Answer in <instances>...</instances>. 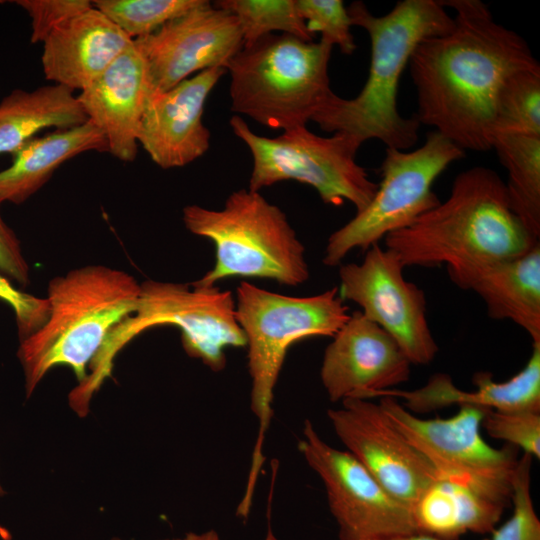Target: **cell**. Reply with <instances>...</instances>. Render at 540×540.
I'll return each instance as SVG.
<instances>
[{
  "label": "cell",
  "mask_w": 540,
  "mask_h": 540,
  "mask_svg": "<svg viewBox=\"0 0 540 540\" xmlns=\"http://www.w3.org/2000/svg\"><path fill=\"white\" fill-rule=\"evenodd\" d=\"M450 31L421 41L410 60L419 124L461 149H492L496 99L512 72L539 64L518 33L494 20L480 0H446Z\"/></svg>",
  "instance_id": "obj_1"
},
{
  "label": "cell",
  "mask_w": 540,
  "mask_h": 540,
  "mask_svg": "<svg viewBox=\"0 0 540 540\" xmlns=\"http://www.w3.org/2000/svg\"><path fill=\"white\" fill-rule=\"evenodd\" d=\"M383 241L404 267L445 266L463 290L487 268L540 242L511 209L505 182L483 166L459 173L445 201Z\"/></svg>",
  "instance_id": "obj_2"
},
{
  "label": "cell",
  "mask_w": 540,
  "mask_h": 540,
  "mask_svg": "<svg viewBox=\"0 0 540 540\" xmlns=\"http://www.w3.org/2000/svg\"><path fill=\"white\" fill-rule=\"evenodd\" d=\"M353 26L363 28L371 43L367 80L352 99L334 95L314 116L324 131L343 132L360 145L380 140L386 148L407 150L418 141L420 124L397 109L401 76L417 45L450 31L453 17L439 0H402L384 16H375L362 1L347 7Z\"/></svg>",
  "instance_id": "obj_3"
},
{
  "label": "cell",
  "mask_w": 540,
  "mask_h": 540,
  "mask_svg": "<svg viewBox=\"0 0 540 540\" xmlns=\"http://www.w3.org/2000/svg\"><path fill=\"white\" fill-rule=\"evenodd\" d=\"M141 284L129 273L104 265L72 269L50 280L49 315L20 342L17 356L29 397L49 370L70 367L78 383L110 332L136 310Z\"/></svg>",
  "instance_id": "obj_4"
},
{
  "label": "cell",
  "mask_w": 540,
  "mask_h": 540,
  "mask_svg": "<svg viewBox=\"0 0 540 540\" xmlns=\"http://www.w3.org/2000/svg\"><path fill=\"white\" fill-rule=\"evenodd\" d=\"M235 313L246 341L250 408L258 423L245 492L239 503L247 510L252 506L265 462L264 444L273 417L274 390L289 348L305 338L333 337L350 313L338 287L297 297L246 281L236 289Z\"/></svg>",
  "instance_id": "obj_5"
},
{
  "label": "cell",
  "mask_w": 540,
  "mask_h": 540,
  "mask_svg": "<svg viewBox=\"0 0 540 540\" xmlns=\"http://www.w3.org/2000/svg\"><path fill=\"white\" fill-rule=\"evenodd\" d=\"M163 325L177 327L185 352L214 372L225 368L228 347L246 345L231 291L146 280L141 283L135 312L110 332L90 363L87 377L70 392L72 409L87 414L92 396L110 376L119 351L142 332Z\"/></svg>",
  "instance_id": "obj_6"
},
{
  "label": "cell",
  "mask_w": 540,
  "mask_h": 540,
  "mask_svg": "<svg viewBox=\"0 0 540 540\" xmlns=\"http://www.w3.org/2000/svg\"><path fill=\"white\" fill-rule=\"evenodd\" d=\"M333 46L269 34L243 46L227 65L231 111L282 131L306 126L331 100Z\"/></svg>",
  "instance_id": "obj_7"
},
{
  "label": "cell",
  "mask_w": 540,
  "mask_h": 540,
  "mask_svg": "<svg viewBox=\"0 0 540 540\" xmlns=\"http://www.w3.org/2000/svg\"><path fill=\"white\" fill-rule=\"evenodd\" d=\"M186 229L215 246V263L193 285L211 287L227 278L271 279L299 286L309 278L305 247L286 214L257 191L232 192L222 209L187 205Z\"/></svg>",
  "instance_id": "obj_8"
},
{
  "label": "cell",
  "mask_w": 540,
  "mask_h": 540,
  "mask_svg": "<svg viewBox=\"0 0 540 540\" xmlns=\"http://www.w3.org/2000/svg\"><path fill=\"white\" fill-rule=\"evenodd\" d=\"M229 123L252 155L249 190L260 192L293 180L313 187L327 205L350 202L356 213L372 201L378 184L356 162L361 145L350 135L335 132L324 137L299 126L265 137L254 133L241 116H232Z\"/></svg>",
  "instance_id": "obj_9"
},
{
  "label": "cell",
  "mask_w": 540,
  "mask_h": 540,
  "mask_svg": "<svg viewBox=\"0 0 540 540\" xmlns=\"http://www.w3.org/2000/svg\"><path fill=\"white\" fill-rule=\"evenodd\" d=\"M464 157L463 149L435 130L417 149L386 148L381 181L372 201L329 236L323 263L341 265L352 250L366 251L437 206L441 201L433 191L435 180Z\"/></svg>",
  "instance_id": "obj_10"
},
{
  "label": "cell",
  "mask_w": 540,
  "mask_h": 540,
  "mask_svg": "<svg viewBox=\"0 0 540 540\" xmlns=\"http://www.w3.org/2000/svg\"><path fill=\"white\" fill-rule=\"evenodd\" d=\"M378 403L397 430L432 465L438 477L461 483L504 505L511 501L518 449L489 445L481 434L486 408L462 406L448 418L424 419L399 400Z\"/></svg>",
  "instance_id": "obj_11"
},
{
  "label": "cell",
  "mask_w": 540,
  "mask_h": 540,
  "mask_svg": "<svg viewBox=\"0 0 540 540\" xmlns=\"http://www.w3.org/2000/svg\"><path fill=\"white\" fill-rule=\"evenodd\" d=\"M298 449L319 476L340 540L417 533L411 509L394 498L348 451L328 444L310 420Z\"/></svg>",
  "instance_id": "obj_12"
},
{
  "label": "cell",
  "mask_w": 540,
  "mask_h": 540,
  "mask_svg": "<svg viewBox=\"0 0 540 540\" xmlns=\"http://www.w3.org/2000/svg\"><path fill=\"white\" fill-rule=\"evenodd\" d=\"M404 268L391 250L374 244L360 263L340 265L338 293L386 331L411 364L428 365L439 347L428 323L425 293L405 279Z\"/></svg>",
  "instance_id": "obj_13"
},
{
  "label": "cell",
  "mask_w": 540,
  "mask_h": 540,
  "mask_svg": "<svg viewBox=\"0 0 540 540\" xmlns=\"http://www.w3.org/2000/svg\"><path fill=\"white\" fill-rule=\"evenodd\" d=\"M327 417L351 453L397 500L410 509L438 478L429 461L391 423L379 403L348 398Z\"/></svg>",
  "instance_id": "obj_14"
},
{
  "label": "cell",
  "mask_w": 540,
  "mask_h": 540,
  "mask_svg": "<svg viewBox=\"0 0 540 540\" xmlns=\"http://www.w3.org/2000/svg\"><path fill=\"white\" fill-rule=\"evenodd\" d=\"M145 60L150 91H166L210 68H227L243 48L236 18L209 1L134 40Z\"/></svg>",
  "instance_id": "obj_15"
},
{
  "label": "cell",
  "mask_w": 540,
  "mask_h": 540,
  "mask_svg": "<svg viewBox=\"0 0 540 540\" xmlns=\"http://www.w3.org/2000/svg\"><path fill=\"white\" fill-rule=\"evenodd\" d=\"M332 338L320 369L331 402L372 399L409 380L412 364L396 341L360 311L350 314Z\"/></svg>",
  "instance_id": "obj_16"
},
{
  "label": "cell",
  "mask_w": 540,
  "mask_h": 540,
  "mask_svg": "<svg viewBox=\"0 0 540 540\" xmlns=\"http://www.w3.org/2000/svg\"><path fill=\"white\" fill-rule=\"evenodd\" d=\"M225 68L203 70L166 91H150L138 130L141 144L162 169L186 166L210 146V131L202 117L204 106Z\"/></svg>",
  "instance_id": "obj_17"
},
{
  "label": "cell",
  "mask_w": 540,
  "mask_h": 540,
  "mask_svg": "<svg viewBox=\"0 0 540 540\" xmlns=\"http://www.w3.org/2000/svg\"><path fill=\"white\" fill-rule=\"evenodd\" d=\"M149 92L145 60L133 40L77 95L88 120L104 135L107 151L121 161L136 158L138 130Z\"/></svg>",
  "instance_id": "obj_18"
},
{
  "label": "cell",
  "mask_w": 540,
  "mask_h": 540,
  "mask_svg": "<svg viewBox=\"0 0 540 540\" xmlns=\"http://www.w3.org/2000/svg\"><path fill=\"white\" fill-rule=\"evenodd\" d=\"M132 42L92 4L58 27L43 42L41 63L45 78L73 91H81Z\"/></svg>",
  "instance_id": "obj_19"
},
{
  "label": "cell",
  "mask_w": 540,
  "mask_h": 540,
  "mask_svg": "<svg viewBox=\"0 0 540 540\" xmlns=\"http://www.w3.org/2000/svg\"><path fill=\"white\" fill-rule=\"evenodd\" d=\"M473 390L457 387L449 374L436 373L425 385L413 390L389 389L377 392L402 400L413 414L431 413L446 407L469 406L498 411H540V343L532 344V353L525 366L513 377L498 382L487 371L473 375Z\"/></svg>",
  "instance_id": "obj_20"
},
{
  "label": "cell",
  "mask_w": 540,
  "mask_h": 540,
  "mask_svg": "<svg viewBox=\"0 0 540 540\" xmlns=\"http://www.w3.org/2000/svg\"><path fill=\"white\" fill-rule=\"evenodd\" d=\"M88 151H107L102 132L91 122L34 137L0 171V204H22L38 192L66 161Z\"/></svg>",
  "instance_id": "obj_21"
},
{
  "label": "cell",
  "mask_w": 540,
  "mask_h": 540,
  "mask_svg": "<svg viewBox=\"0 0 540 540\" xmlns=\"http://www.w3.org/2000/svg\"><path fill=\"white\" fill-rule=\"evenodd\" d=\"M470 290L483 300L491 319L509 320L530 336L532 344L540 343V242L487 268Z\"/></svg>",
  "instance_id": "obj_22"
},
{
  "label": "cell",
  "mask_w": 540,
  "mask_h": 540,
  "mask_svg": "<svg viewBox=\"0 0 540 540\" xmlns=\"http://www.w3.org/2000/svg\"><path fill=\"white\" fill-rule=\"evenodd\" d=\"M507 506L461 483L438 477L411 507L417 533L458 540L466 533H491Z\"/></svg>",
  "instance_id": "obj_23"
},
{
  "label": "cell",
  "mask_w": 540,
  "mask_h": 540,
  "mask_svg": "<svg viewBox=\"0 0 540 540\" xmlns=\"http://www.w3.org/2000/svg\"><path fill=\"white\" fill-rule=\"evenodd\" d=\"M87 121L70 88L53 83L14 90L0 102V154H14L43 129H67Z\"/></svg>",
  "instance_id": "obj_24"
},
{
  "label": "cell",
  "mask_w": 540,
  "mask_h": 540,
  "mask_svg": "<svg viewBox=\"0 0 540 540\" xmlns=\"http://www.w3.org/2000/svg\"><path fill=\"white\" fill-rule=\"evenodd\" d=\"M492 148L508 173L505 187L511 209L540 240V136L496 134Z\"/></svg>",
  "instance_id": "obj_25"
},
{
  "label": "cell",
  "mask_w": 540,
  "mask_h": 540,
  "mask_svg": "<svg viewBox=\"0 0 540 540\" xmlns=\"http://www.w3.org/2000/svg\"><path fill=\"white\" fill-rule=\"evenodd\" d=\"M540 136V65L518 69L503 81L496 99L494 136Z\"/></svg>",
  "instance_id": "obj_26"
},
{
  "label": "cell",
  "mask_w": 540,
  "mask_h": 540,
  "mask_svg": "<svg viewBox=\"0 0 540 540\" xmlns=\"http://www.w3.org/2000/svg\"><path fill=\"white\" fill-rule=\"evenodd\" d=\"M231 13L237 20L243 39L248 46L258 39L280 31L312 42V34L300 16L295 0H219L213 3Z\"/></svg>",
  "instance_id": "obj_27"
},
{
  "label": "cell",
  "mask_w": 540,
  "mask_h": 540,
  "mask_svg": "<svg viewBox=\"0 0 540 540\" xmlns=\"http://www.w3.org/2000/svg\"><path fill=\"white\" fill-rule=\"evenodd\" d=\"M204 0H94L93 6L132 40L148 36Z\"/></svg>",
  "instance_id": "obj_28"
},
{
  "label": "cell",
  "mask_w": 540,
  "mask_h": 540,
  "mask_svg": "<svg viewBox=\"0 0 540 540\" xmlns=\"http://www.w3.org/2000/svg\"><path fill=\"white\" fill-rule=\"evenodd\" d=\"M533 458L523 454L512 482V515L491 534L490 540H540V520L531 496V465Z\"/></svg>",
  "instance_id": "obj_29"
},
{
  "label": "cell",
  "mask_w": 540,
  "mask_h": 540,
  "mask_svg": "<svg viewBox=\"0 0 540 540\" xmlns=\"http://www.w3.org/2000/svg\"><path fill=\"white\" fill-rule=\"evenodd\" d=\"M300 16L309 31L321 33L322 40L337 45L341 53L351 55L356 44L352 22L342 0H295Z\"/></svg>",
  "instance_id": "obj_30"
},
{
  "label": "cell",
  "mask_w": 540,
  "mask_h": 540,
  "mask_svg": "<svg viewBox=\"0 0 540 540\" xmlns=\"http://www.w3.org/2000/svg\"><path fill=\"white\" fill-rule=\"evenodd\" d=\"M481 426L490 437L521 449L532 458H540V411L486 408Z\"/></svg>",
  "instance_id": "obj_31"
},
{
  "label": "cell",
  "mask_w": 540,
  "mask_h": 540,
  "mask_svg": "<svg viewBox=\"0 0 540 540\" xmlns=\"http://www.w3.org/2000/svg\"><path fill=\"white\" fill-rule=\"evenodd\" d=\"M13 3L31 18V43H43L62 24L92 7L89 0H16Z\"/></svg>",
  "instance_id": "obj_32"
},
{
  "label": "cell",
  "mask_w": 540,
  "mask_h": 540,
  "mask_svg": "<svg viewBox=\"0 0 540 540\" xmlns=\"http://www.w3.org/2000/svg\"><path fill=\"white\" fill-rule=\"evenodd\" d=\"M0 300L14 311L20 342L41 328L48 318L49 304L46 298L21 291L1 273Z\"/></svg>",
  "instance_id": "obj_33"
},
{
  "label": "cell",
  "mask_w": 540,
  "mask_h": 540,
  "mask_svg": "<svg viewBox=\"0 0 540 540\" xmlns=\"http://www.w3.org/2000/svg\"><path fill=\"white\" fill-rule=\"evenodd\" d=\"M1 205V204H0ZM0 273L22 287L30 283V268L20 241L0 214Z\"/></svg>",
  "instance_id": "obj_34"
},
{
  "label": "cell",
  "mask_w": 540,
  "mask_h": 540,
  "mask_svg": "<svg viewBox=\"0 0 540 540\" xmlns=\"http://www.w3.org/2000/svg\"><path fill=\"white\" fill-rule=\"evenodd\" d=\"M172 540H221L218 533L210 529L203 533H187L183 537L174 538ZM264 540H279L273 533L271 526L268 527L267 534Z\"/></svg>",
  "instance_id": "obj_35"
},
{
  "label": "cell",
  "mask_w": 540,
  "mask_h": 540,
  "mask_svg": "<svg viewBox=\"0 0 540 540\" xmlns=\"http://www.w3.org/2000/svg\"><path fill=\"white\" fill-rule=\"evenodd\" d=\"M366 540H439V539L426 535V534H422V533H409V534H398V535H391V536L366 539Z\"/></svg>",
  "instance_id": "obj_36"
}]
</instances>
